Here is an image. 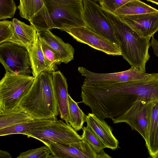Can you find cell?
Instances as JSON below:
<instances>
[{"instance_id": "6da1fadb", "label": "cell", "mask_w": 158, "mask_h": 158, "mask_svg": "<svg viewBox=\"0 0 158 158\" xmlns=\"http://www.w3.org/2000/svg\"><path fill=\"white\" fill-rule=\"evenodd\" d=\"M40 10L29 21L37 32L57 28L86 26L83 19V0H44Z\"/></svg>"}, {"instance_id": "7a4b0ae2", "label": "cell", "mask_w": 158, "mask_h": 158, "mask_svg": "<svg viewBox=\"0 0 158 158\" xmlns=\"http://www.w3.org/2000/svg\"><path fill=\"white\" fill-rule=\"evenodd\" d=\"M101 7L112 26L123 59L131 67L146 72V64L150 57L148 52L150 38L142 36L121 17Z\"/></svg>"}, {"instance_id": "3957f363", "label": "cell", "mask_w": 158, "mask_h": 158, "mask_svg": "<svg viewBox=\"0 0 158 158\" xmlns=\"http://www.w3.org/2000/svg\"><path fill=\"white\" fill-rule=\"evenodd\" d=\"M18 107L34 119H56L59 112L52 73L43 72L35 77Z\"/></svg>"}, {"instance_id": "277c9868", "label": "cell", "mask_w": 158, "mask_h": 158, "mask_svg": "<svg viewBox=\"0 0 158 158\" xmlns=\"http://www.w3.org/2000/svg\"><path fill=\"white\" fill-rule=\"evenodd\" d=\"M35 77L6 72L0 81V113L18 107L32 84Z\"/></svg>"}, {"instance_id": "5b68a950", "label": "cell", "mask_w": 158, "mask_h": 158, "mask_svg": "<svg viewBox=\"0 0 158 158\" xmlns=\"http://www.w3.org/2000/svg\"><path fill=\"white\" fill-rule=\"evenodd\" d=\"M24 135L40 141L48 147L52 143L68 144L82 140L77 131L69 123L60 120H56L51 124Z\"/></svg>"}, {"instance_id": "8992f818", "label": "cell", "mask_w": 158, "mask_h": 158, "mask_svg": "<svg viewBox=\"0 0 158 158\" xmlns=\"http://www.w3.org/2000/svg\"><path fill=\"white\" fill-rule=\"evenodd\" d=\"M0 62L6 72L21 75H29L32 73L28 51L14 43L0 44Z\"/></svg>"}, {"instance_id": "52a82bcc", "label": "cell", "mask_w": 158, "mask_h": 158, "mask_svg": "<svg viewBox=\"0 0 158 158\" xmlns=\"http://www.w3.org/2000/svg\"><path fill=\"white\" fill-rule=\"evenodd\" d=\"M78 70L85 77L83 85H110L143 80L152 75L133 67L126 71L110 73H95L83 67H78Z\"/></svg>"}, {"instance_id": "ba28073f", "label": "cell", "mask_w": 158, "mask_h": 158, "mask_svg": "<svg viewBox=\"0 0 158 158\" xmlns=\"http://www.w3.org/2000/svg\"><path fill=\"white\" fill-rule=\"evenodd\" d=\"M83 19L86 27L119 48L112 26L96 1L83 0Z\"/></svg>"}, {"instance_id": "9c48e42d", "label": "cell", "mask_w": 158, "mask_h": 158, "mask_svg": "<svg viewBox=\"0 0 158 158\" xmlns=\"http://www.w3.org/2000/svg\"><path fill=\"white\" fill-rule=\"evenodd\" d=\"M64 31L68 33L77 41L88 45L107 54L121 55L118 47L86 26L67 29Z\"/></svg>"}, {"instance_id": "30bf717a", "label": "cell", "mask_w": 158, "mask_h": 158, "mask_svg": "<svg viewBox=\"0 0 158 158\" xmlns=\"http://www.w3.org/2000/svg\"><path fill=\"white\" fill-rule=\"evenodd\" d=\"M151 102L139 101L135 102L121 115L112 120L114 123H125L138 132L145 140L148 131Z\"/></svg>"}, {"instance_id": "8fae6325", "label": "cell", "mask_w": 158, "mask_h": 158, "mask_svg": "<svg viewBox=\"0 0 158 158\" xmlns=\"http://www.w3.org/2000/svg\"><path fill=\"white\" fill-rule=\"evenodd\" d=\"M48 147L56 158H97V153L83 140L68 144L52 143Z\"/></svg>"}, {"instance_id": "7c38bea8", "label": "cell", "mask_w": 158, "mask_h": 158, "mask_svg": "<svg viewBox=\"0 0 158 158\" xmlns=\"http://www.w3.org/2000/svg\"><path fill=\"white\" fill-rule=\"evenodd\" d=\"M120 17L143 37L151 38L158 31V12Z\"/></svg>"}, {"instance_id": "4fadbf2b", "label": "cell", "mask_w": 158, "mask_h": 158, "mask_svg": "<svg viewBox=\"0 0 158 158\" xmlns=\"http://www.w3.org/2000/svg\"><path fill=\"white\" fill-rule=\"evenodd\" d=\"M52 77L60 118L65 123H69L70 119L69 107V94L67 79L60 71L52 73Z\"/></svg>"}, {"instance_id": "5bb4252c", "label": "cell", "mask_w": 158, "mask_h": 158, "mask_svg": "<svg viewBox=\"0 0 158 158\" xmlns=\"http://www.w3.org/2000/svg\"><path fill=\"white\" fill-rule=\"evenodd\" d=\"M85 122L87 126L91 129L106 148L113 150L118 148V140L113 135L110 126L104 120L92 113H89Z\"/></svg>"}, {"instance_id": "9a60e30c", "label": "cell", "mask_w": 158, "mask_h": 158, "mask_svg": "<svg viewBox=\"0 0 158 158\" xmlns=\"http://www.w3.org/2000/svg\"><path fill=\"white\" fill-rule=\"evenodd\" d=\"M28 52L32 73L34 77L43 72L52 73L58 69L57 65L53 64L45 58L37 33L35 41Z\"/></svg>"}, {"instance_id": "2e32d148", "label": "cell", "mask_w": 158, "mask_h": 158, "mask_svg": "<svg viewBox=\"0 0 158 158\" xmlns=\"http://www.w3.org/2000/svg\"><path fill=\"white\" fill-rule=\"evenodd\" d=\"M37 33L40 38L57 53L61 63L67 64L73 59L74 49L70 44L65 43L50 30L41 31Z\"/></svg>"}, {"instance_id": "e0dca14e", "label": "cell", "mask_w": 158, "mask_h": 158, "mask_svg": "<svg viewBox=\"0 0 158 158\" xmlns=\"http://www.w3.org/2000/svg\"><path fill=\"white\" fill-rule=\"evenodd\" d=\"M12 21L14 33L9 42L24 47L29 52L35 40L37 31L32 25H29L16 19L13 18Z\"/></svg>"}, {"instance_id": "ac0fdd59", "label": "cell", "mask_w": 158, "mask_h": 158, "mask_svg": "<svg viewBox=\"0 0 158 158\" xmlns=\"http://www.w3.org/2000/svg\"><path fill=\"white\" fill-rule=\"evenodd\" d=\"M145 141L151 156L158 152V101L151 102L147 134Z\"/></svg>"}, {"instance_id": "d6986e66", "label": "cell", "mask_w": 158, "mask_h": 158, "mask_svg": "<svg viewBox=\"0 0 158 158\" xmlns=\"http://www.w3.org/2000/svg\"><path fill=\"white\" fill-rule=\"evenodd\" d=\"M57 119H34L26 123L0 129V136L22 134L45 127L53 123Z\"/></svg>"}, {"instance_id": "ffe728a7", "label": "cell", "mask_w": 158, "mask_h": 158, "mask_svg": "<svg viewBox=\"0 0 158 158\" xmlns=\"http://www.w3.org/2000/svg\"><path fill=\"white\" fill-rule=\"evenodd\" d=\"M34 119L19 107L7 112L0 113V129L15 126Z\"/></svg>"}, {"instance_id": "44dd1931", "label": "cell", "mask_w": 158, "mask_h": 158, "mask_svg": "<svg viewBox=\"0 0 158 158\" xmlns=\"http://www.w3.org/2000/svg\"><path fill=\"white\" fill-rule=\"evenodd\" d=\"M158 12L157 10L139 0H130L118 9L115 14L119 16Z\"/></svg>"}, {"instance_id": "7402d4cb", "label": "cell", "mask_w": 158, "mask_h": 158, "mask_svg": "<svg viewBox=\"0 0 158 158\" xmlns=\"http://www.w3.org/2000/svg\"><path fill=\"white\" fill-rule=\"evenodd\" d=\"M68 97L70 119L69 124L76 131H79L82 128L86 115L79 108L77 102H75L69 94Z\"/></svg>"}, {"instance_id": "603a6c76", "label": "cell", "mask_w": 158, "mask_h": 158, "mask_svg": "<svg viewBox=\"0 0 158 158\" xmlns=\"http://www.w3.org/2000/svg\"><path fill=\"white\" fill-rule=\"evenodd\" d=\"M44 5V0H20L17 8L21 17L29 21L40 10Z\"/></svg>"}, {"instance_id": "cb8c5ba5", "label": "cell", "mask_w": 158, "mask_h": 158, "mask_svg": "<svg viewBox=\"0 0 158 158\" xmlns=\"http://www.w3.org/2000/svg\"><path fill=\"white\" fill-rule=\"evenodd\" d=\"M82 140L86 141L97 153L103 152L106 147L93 131L87 126L82 128Z\"/></svg>"}, {"instance_id": "d4e9b609", "label": "cell", "mask_w": 158, "mask_h": 158, "mask_svg": "<svg viewBox=\"0 0 158 158\" xmlns=\"http://www.w3.org/2000/svg\"><path fill=\"white\" fill-rule=\"evenodd\" d=\"M51 153L48 147L43 146L21 152L16 158H48Z\"/></svg>"}, {"instance_id": "484cf974", "label": "cell", "mask_w": 158, "mask_h": 158, "mask_svg": "<svg viewBox=\"0 0 158 158\" xmlns=\"http://www.w3.org/2000/svg\"><path fill=\"white\" fill-rule=\"evenodd\" d=\"M17 8L13 0H0V20L11 18Z\"/></svg>"}, {"instance_id": "4316f807", "label": "cell", "mask_w": 158, "mask_h": 158, "mask_svg": "<svg viewBox=\"0 0 158 158\" xmlns=\"http://www.w3.org/2000/svg\"><path fill=\"white\" fill-rule=\"evenodd\" d=\"M14 33L12 21L6 20L0 21V44L9 42L12 37Z\"/></svg>"}, {"instance_id": "83f0119b", "label": "cell", "mask_w": 158, "mask_h": 158, "mask_svg": "<svg viewBox=\"0 0 158 158\" xmlns=\"http://www.w3.org/2000/svg\"><path fill=\"white\" fill-rule=\"evenodd\" d=\"M40 39L42 50L45 58L53 64L57 65L61 64V63L57 53L47 44Z\"/></svg>"}, {"instance_id": "f1b7e54d", "label": "cell", "mask_w": 158, "mask_h": 158, "mask_svg": "<svg viewBox=\"0 0 158 158\" xmlns=\"http://www.w3.org/2000/svg\"><path fill=\"white\" fill-rule=\"evenodd\" d=\"M130 0L97 1L100 6L110 12L115 13L119 8L130 1Z\"/></svg>"}, {"instance_id": "f546056e", "label": "cell", "mask_w": 158, "mask_h": 158, "mask_svg": "<svg viewBox=\"0 0 158 158\" xmlns=\"http://www.w3.org/2000/svg\"><path fill=\"white\" fill-rule=\"evenodd\" d=\"M150 44L153 50L154 53L158 58V41L154 38V35L152 37Z\"/></svg>"}, {"instance_id": "4dcf8cb0", "label": "cell", "mask_w": 158, "mask_h": 158, "mask_svg": "<svg viewBox=\"0 0 158 158\" xmlns=\"http://www.w3.org/2000/svg\"><path fill=\"white\" fill-rule=\"evenodd\" d=\"M0 158H12L10 154L6 151L0 150Z\"/></svg>"}, {"instance_id": "1f68e13d", "label": "cell", "mask_w": 158, "mask_h": 158, "mask_svg": "<svg viewBox=\"0 0 158 158\" xmlns=\"http://www.w3.org/2000/svg\"><path fill=\"white\" fill-rule=\"evenodd\" d=\"M97 158H113L104 151L97 154Z\"/></svg>"}, {"instance_id": "d6a6232c", "label": "cell", "mask_w": 158, "mask_h": 158, "mask_svg": "<svg viewBox=\"0 0 158 158\" xmlns=\"http://www.w3.org/2000/svg\"><path fill=\"white\" fill-rule=\"evenodd\" d=\"M147 1L158 5V0H147Z\"/></svg>"}, {"instance_id": "836d02e7", "label": "cell", "mask_w": 158, "mask_h": 158, "mask_svg": "<svg viewBox=\"0 0 158 158\" xmlns=\"http://www.w3.org/2000/svg\"><path fill=\"white\" fill-rule=\"evenodd\" d=\"M152 156L153 158H158V152Z\"/></svg>"}, {"instance_id": "e575fe53", "label": "cell", "mask_w": 158, "mask_h": 158, "mask_svg": "<svg viewBox=\"0 0 158 158\" xmlns=\"http://www.w3.org/2000/svg\"><path fill=\"white\" fill-rule=\"evenodd\" d=\"M48 158H56L52 155H50Z\"/></svg>"}, {"instance_id": "d590c367", "label": "cell", "mask_w": 158, "mask_h": 158, "mask_svg": "<svg viewBox=\"0 0 158 158\" xmlns=\"http://www.w3.org/2000/svg\"><path fill=\"white\" fill-rule=\"evenodd\" d=\"M147 158H153V157L152 156H149Z\"/></svg>"}]
</instances>
